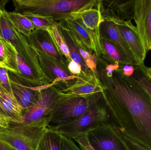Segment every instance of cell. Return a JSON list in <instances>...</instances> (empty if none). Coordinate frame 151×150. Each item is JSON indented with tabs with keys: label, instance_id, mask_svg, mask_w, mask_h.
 <instances>
[{
	"label": "cell",
	"instance_id": "32",
	"mask_svg": "<svg viewBox=\"0 0 151 150\" xmlns=\"http://www.w3.org/2000/svg\"><path fill=\"white\" fill-rule=\"evenodd\" d=\"M62 150H82L77 146L73 139L62 135Z\"/></svg>",
	"mask_w": 151,
	"mask_h": 150
},
{
	"label": "cell",
	"instance_id": "3",
	"mask_svg": "<svg viewBox=\"0 0 151 150\" xmlns=\"http://www.w3.org/2000/svg\"><path fill=\"white\" fill-rule=\"evenodd\" d=\"M102 93L79 96L65 94L59 90L47 128L55 127L75 120L103 99Z\"/></svg>",
	"mask_w": 151,
	"mask_h": 150
},
{
	"label": "cell",
	"instance_id": "27",
	"mask_svg": "<svg viewBox=\"0 0 151 150\" xmlns=\"http://www.w3.org/2000/svg\"><path fill=\"white\" fill-rule=\"evenodd\" d=\"M132 77L143 86L151 97V79L145 73L142 65L135 66L134 72Z\"/></svg>",
	"mask_w": 151,
	"mask_h": 150
},
{
	"label": "cell",
	"instance_id": "16",
	"mask_svg": "<svg viewBox=\"0 0 151 150\" xmlns=\"http://www.w3.org/2000/svg\"><path fill=\"white\" fill-rule=\"evenodd\" d=\"M103 20L100 26L101 37L105 38L113 43L134 66H137L134 57L122 36L117 24L112 18L107 15L103 16Z\"/></svg>",
	"mask_w": 151,
	"mask_h": 150
},
{
	"label": "cell",
	"instance_id": "1",
	"mask_svg": "<svg viewBox=\"0 0 151 150\" xmlns=\"http://www.w3.org/2000/svg\"><path fill=\"white\" fill-rule=\"evenodd\" d=\"M103 100L115 124L129 137L151 149V97L133 77L116 70L106 75Z\"/></svg>",
	"mask_w": 151,
	"mask_h": 150
},
{
	"label": "cell",
	"instance_id": "6",
	"mask_svg": "<svg viewBox=\"0 0 151 150\" xmlns=\"http://www.w3.org/2000/svg\"><path fill=\"white\" fill-rule=\"evenodd\" d=\"M101 100L75 120L48 128L55 129L61 134L72 139L80 135L88 134L100 123L108 122L109 120L108 110L105 105L102 104Z\"/></svg>",
	"mask_w": 151,
	"mask_h": 150
},
{
	"label": "cell",
	"instance_id": "11",
	"mask_svg": "<svg viewBox=\"0 0 151 150\" xmlns=\"http://www.w3.org/2000/svg\"><path fill=\"white\" fill-rule=\"evenodd\" d=\"M106 15L112 18L125 42L130 48L134 57L137 66L144 65L147 51L135 26L131 20H122L113 13Z\"/></svg>",
	"mask_w": 151,
	"mask_h": 150
},
{
	"label": "cell",
	"instance_id": "12",
	"mask_svg": "<svg viewBox=\"0 0 151 150\" xmlns=\"http://www.w3.org/2000/svg\"><path fill=\"white\" fill-rule=\"evenodd\" d=\"M35 51L44 74L52 85L55 86L61 83L65 84L63 88H65L72 84L78 78L79 76L73 75L69 71L67 64L61 63L40 52Z\"/></svg>",
	"mask_w": 151,
	"mask_h": 150
},
{
	"label": "cell",
	"instance_id": "34",
	"mask_svg": "<svg viewBox=\"0 0 151 150\" xmlns=\"http://www.w3.org/2000/svg\"><path fill=\"white\" fill-rule=\"evenodd\" d=\"M117 70L126 76L132 77L134 72L135 66L128 64L122 65L120 66Z\"/></svg>",
	"mask_w": 151,
	"mask_h": 150
},
{
	"label": "cell",
	"instance_id": "35",
	"mask_svg": "<svg viewBox=\"0 0 151 150\" xmlns=\"http://www.w3.org/2000/svg\"><path fill=\"white\" fill-rule=\"evenodd\" d=\"M9 126V122L0 114V130L6 129Z\"/></svg>",
	"mask_w": 151,
	"mask_h": 150
},
{
	"label": "cell",
	"instance_id": "8",
	"mask_svg": "<svg viewBox=\"0 0 151 150\" xmlns=\"http://www.w3.org/2000/svg\"><path fill=\"white\" fill-rule=\"evenodd\" d=\"M9 75L14 97L23 111L36 103L42 89L51 85L30 80L20 74L11 71H9Z\"/></svg>",
	"mask_w": 151,
	"mask_h": 150
},
{
	"label": "cell",
	"instance_id": "18",
	"mask_svg": "<svg viewBox=\"0 0 151 150\" xmlns=\"http://www.w3.org/2000/svg\"><path fill=\"white\" fill-rule=\"evenodd\" d=\"M16 49L12 44L0 37V65L9 71L19 74Z\"/></svg>",
	"mask_w": 151,
	"mask_h": 150
},
{
	"label": "cell",
	"instance_id": "15",
	"mask_svg": "<svg viewBox=\"0 0 151 150\" xmlns=\"http://www.w3.org/2000/svg\"><path fill=\"white\" fill-rule=\"evenodd\" d=\"M105 89L96 73L92 72L89 74L81 73L72 84L59 90L61 92L69 95L85 96L102 93Z\"/></svg>",
	"mask_w": 151,
	"mask_h": 150
},
{
	"label": "cell",
	"instance_id": "33",
	"mask_svg": "<svg viewBox=\"0 0 151 150\" xmlns=\"http://www.w3.org/2000/svg\"><path fill=\"white\" fill-rule=\"evenodd\" d=\"M68 69L73 75L78 76L82 73V68L80 65L77 63L72 60L67 64Z\"/></svg>",
	"mask_w": 151,
	"mask_h": 150
},
{
	"label": "cell",
	"instance_id": "19",
	"mask_svg": "<svg viewBox=\"0 0 151 150\" xmlns=\"http://www.w3.org/2000/svg\"><path fill=\"white\" fill-rule=\"evenodd\" d=\"M57 23L60 32L68 46L72 60L80 65L81 67L83 74H89L92 73V72L88 68L83 59L80 54L73 34L66 28L62 21H59Z\"/></svg>",
	"mask_w": 151,
	"mask_h": 150
},
{
	"label": "cell",
	"instance_id": "9",
	"mask_svg": "<svg viewBox=\"0 0 151 150\" xmlns=\"http://www.w3.org/2000/svg\"><path fill=\"white\" fill-rule=\"evenodd\" d=\"M88 140L95 150H128L122 139L116 132L115 123H100L88 133Z\"/></svg>",
	"mask_w": 151,
	"mask_h": 150
},
{
	"label": "cell",
	"instance_id": "24",
	"mask_svg": "<svg viewBox=\"0 0 151 150\" xmlns=\"http://www.w3.org/2000/svg\"><path fill=\"white\" fill-rule=\"evenodd\" d=\"M8 14L16 29L27 38L35 30L32 23L24 15L15 11L8 12Z\"/></svg>",
	"mask_w": 151,
	"mask_h": 150
},
{
	"label": "cell",
	"instance_id": "37",
	"mask_svg": "<svg viewBox=\"0 0 151 150\" xmlns=\"http://www.w3.org/2000/svg\"><path fill=\"white\" fill-rule=\"evenodd\" d=\"M142 66L144 70L145 71L147 74V75L151 79V68H148V67H146L145 64L142 65Z\"/></svg>",
	"mask_w": 151,
	"mask_h": 150
},
{
	"label": "cell",
	"instance_id": "36",
	"mask_svg": "<svg viewBox=\"0 0 151 150\" xmlns=\"http://www.w3.org/2000/svg\"><path fill=\"white\" fill-rule=\"evenodd\" d=\"M0 150H18L0 138Z\"/></svg>",
	"mask_w": 151,
	"mask_h": 150
},
{
	"label": "cell",
	"instance_id": "4",
	"mask_svg": "<svg viewBox=\"0 0 151 150\" xmlns=\"http://www.w3.org/2000/svg\"><path fill=\"white\" fill-rule=\"evenodd\" d=\"M0 37L12 44L19 57L49 82L27 38L16 29L5 8L0 9Z\"/></svg>",
	"mask_w": 151,
	"mask_h": 150
},
{
	"label": "cell",
	"instance_id": "21",
	"mask_svg": "<svg viewBox=\"0 0 151 150\" xmlns=\"http://www.w3.org/2000/svg\"><path fill=\"white\" fill-rule=\"evenodd\" d=\"M106 5L108 11L122 20L134 18L135 0L131 1H106Z\"/></svg>",
	"mask_w": 151,
	"mask_h": 150
},
{
	"label": "cell",
	"instance_id": "17",
	"mask_svg": "<svg viewBox=\"0 0 151 150\" xmlns=\"http://www.w3.org/2000/svg\"><path fill=\"white\" fill-rule=\"evenodd\" d=\"M0 114L9 122L22 123L23 110L15 99L0 85Z\"/></svg>",
	"mask_w": 151,
	"mask_h": 150
},
{
	"label": "cell",
	"instance_id": "26",
	"mask_svg": "<svg viewBox=\"0 0 151 150\" xmlns=\"http://www.w3.org/2000/svg\"><path fill=\"white\" fill-rule=\"evenodd\" d=\"M73 35L80 54L83 59L86 66L90 71L96 74L97 60L96 57L94 56V54L86 48V47L79 39L75 37L73 34Z\"/></svg>",
	"mask_w": 151,
	"mask_h": 150
},
{
	"label": "cell",
	"instance_id": "29",
	"mask_svg": "<svg viewBox=\"0 0 151 150\" xmlns=\"http://www.w3.org/2000/svg\"><path fill=\"white\" fill-rule=\"evenodd\" d=\"M24 16L31 20L34 26L35 29L47 30L52 26L55 22L54 20L42 17L31 15H26Z\"/></svg>",
	"mask_w": 151,
	"mask_h": 150
},
{
	"label": "cell",
	"instance_id": "28",
	"mask_svg": "<svg viewBox=\"0 0 151 150\" xmlns=\"http://www.w3.org/2000/svg\"><path fill=\"white\" fill-rule=\"evenodd\" d=\"M116 132L125 144L128 150H151L147 147L137 142L127 135L120 128L115 124Z\"/></svg>",
	"mask_w": 151,
	"mask_h": 150
},
{
	"label": "cell",
	"instance_id": "7",
	"mask_svg": "<svg viewBox=\"0 0 151 150\" xmlns=\"http://www.w3.org/2000/svg\"><path fill=\"white\" fill-rule=\"evenodd\" d=\"M47 128L9 122L8 128L0 130V138L18 150H36Z\"/></svg>",
	"mask_w": 151,
	"mask_h": 150
},
{
	"label": "cell",
	"instance_id": "5",
	"mask_svg": "<svg viewBox=\"0 0 151 150\" xmlns=\"http://www.w3.org/2000/svg\"><path fill=\"white\" fill-rule=\"evenodd\" d=\"M59 89L48 85L41 90L38 100L23 111L22 123L31 127L47 128L53 115Z\"/></svg>",
	"mask_w": 151,
	"mask_h": 150
},
{
	"label": "cell",
	"instance_id": "39",
	"mask_svg": "<svg viewBox=\"0 0 151 150\" xmlns=\"http://www.w3.org/2000/svg\"><path fill=\"white\" fill-rule=\"evenodd\" d=\"M1 65H0V68H1Z\"/></svg>",
	"mask_w": 151,
	"mask_h": 150
},
{
	"label": "cell",
	"instance_id": "31",
	"mask_svg": "<svg viewBox=\"0 0 151 150\" xmlns=\"http://www.w3.org/2000/svg\"><path fill=\"white\" fill-rule=\"evenodd\" d=\"M82 150H95L92 148L88 140V134L80 135L73 139Z\"/></svg>",
	"mask_w": 151,
	"mask_h": 150
},
{
	"label": "cell",
	"instance_id": "13",
	"mask_svg": "<svg viewBox=\"0 0 151 150\" xmlns=\"http://www.w3.org/2000/svg\"><path fill=\"white\" fill-rule=\"evenodd\" d=\"M34 50L40 52L61 63L68 64L66 59L58 50L53 38L47 30L35 29L27 38Z\"/></svg>",
	"mask_w": 151,
	"mask_h": 150
},
{
	"label": "cell",
	"instance_id": "22",
	"mask_svg": "<svg viewBox=\"0 0 151 150\" xmlns=\"http://www.w3.org/2000/svg\"><path fill=\"white\" fill-rule=\"evenodd\" d=\"M62 134L47 128L36 150H62Z\"/></svg>",
	"mask_w": 151,
	"mask_h": 150
},
{
	"label": "cell",
	"instance_id": "38",
	"mask_svg": "<svg viewBox=\"0 0 151 150\" xmlns=\"http://www.w3.org/2000/svg\"><path fill=\"white\" fill-rule=\"evenodd\" d=\"M9 0H0V9L5 8V5Z\"/></svg>",
	"mask_w": 151,
	"mask_h": 150
},
{
	"label": "cell",
	"instance_id": "25",
	"mask_svg": "<svg viewBox=\"0 0 151 150\" xmlns=\"http://www.w3.org/2000/svg\"><path fill=\"white\" fill-rule=\"evenodd\" d=\"M47 30L51 35L58 50L66 59L67 63L71 61L69 48L60 32L57 23L55 22L54 24Z\"/></svg>",
	"mask_w": 151,
	"mask_h": 150
},
{
	"label": "cell",
	"instance_id": "20",
	"mask_svg": "<svg viewBox=\"0 0 151 150\" xmlns=\"http://www.w3.org/2000/svg\"><path fill=\"white\" fill-rule=\"evenodd\" d=\"M61 21L75 37L95 55L96 50L89 33L77 20L70 16Z\"/></svg>",
	"mask_w": 151,
	"mask_h": 150
},
{
	"label": "cell",
	"instance_id": "10",
	"mask_svg": "<svg viewBox=\"0 0 151 150\" xmlns=\"http://www.w3.org/2000/svg\"><path fill=\"white\" fill-rule=\"evenodd\" d=\"M94 7L74 12L70 16L77 20L89 33L96 50L95 55L100 57L105 55L100 33V25L103 20L100 1L98 3L97 8Z\"/></svg>",
	"mask_w": 151,
	"mask_h": 150
},
{
	"label": "cell",
	"instance_id": "2",
	"mask_svg": "<svg viewBox=\"0 0 151 150\" xmlns=\"http://www.w3.org/2000/svg\"><path fill=\"white\" fill-rule=\"evenodd\" d=\"M15 11L61 21L74 12L95 7L96 0H13Z\"/></svg>",
	"mask_w": 151,
	"mask_h": 150
},
{
	"label": "cell",
	"instance_id": "30",
	"mask_svg": "<svg viewBox=\"0 0 151 150\" xmlns=\"http://www.w3.org/2000/svg\"><path fill=\"white\" fill-rule=\"evenodd\" d=\"M0 85L9 95L14 97L9 77V70L1 67L0 68Z\"/></svg>",
	"mask_w": 151,
	"mask_h": 150
},
{
	"label": "cell",
	"instance_id": "14",
	"mask_svg": "<svg viewBox=\"0 0 151 150\" xmlns=\"http://www.w3.org/2000/svg\"><path fill=\"white\" fill-rule=\"evenodd\" d=\"M133 19L148 52L151 50V0H135Z\"/></svg>",
	"mask_w": 151,
	"mask_h": 150
},
{
	"label": "cell",
	"instance_id": "23",
	"mask_svg": "<svg viewBox=\"0 0 151 150\" xmlns=\"http://www.w3.org/2000/svg\"><path fill=\"white\" fill-rule=\"evenodd\" d=\"M101 41L105 54L107 55L112 63L120 66L127 64L134 66L119 48L110 41L101 37Z\"/></svg>",
	"mask_w": 151,
	"mask_h": 150
}]
</instances>
